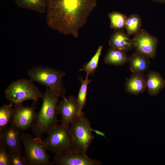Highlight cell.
<instances>
[{
	"label": "cell",
	"mask_w": 165,
	"mask_h": 165,
	"mask_svg": "<svg viewBox=\"0 0 165 165\" xmlns=\"http://www.w3.org/2000/svg\"><path fill=\"white\" fill-rule=\"evenodd\" d=\"M129 57L126 52L110 47L106 54L104 60L106 64L120 66L128 62Z\"/></svg>",
	"instance_id": "e0dca14e"
},
{
	"label": "cell",
	"mask_w": 165,
	"mask_h": 165,
	"mask_svg": "<svg viewBox=\"0 0 165 165\" xmlns=\"http://www.w3.org/2000/svg\"><path fill=\"white\" fill-rule=\"evenodd\" d=\"M57 110L62 116L61 125L67 128H69L72 121L82 111L79 108L77 98L73 96L62 98L58 103Z\"/></svg>",
	"instance_id": "30bf717a"
},
{
	"label": "cell",
	"mask_w": 165,
	"mask_h": 165,
	"mask_svg": "<svg viewBox=\"0 0 165 165\" xmlns=\"http://www.w3.org/2000/svg\"><path fill=\"white\" fill-rule=\"evenodd\" d=\"M91 131H92L96 133L97 134L100 135L102 136L103 137L107 139V138L105 135V133L104 132H102L100 131H99L97 130L91 128Z\"/></svg>",
	"instance_id": "484cf974"
},
{
	"label": "cell",
	"mask_w": 165,
	"mask_h": 165,
	"mask_svg": "<svg viewBox=\"0 0 165 165\" xmlns=\"http://www.w3.org/2000/svg\"><path fill=\"white\" fill-rule=\"evenodd\" d=\"M13 106L9 104L0 107V132L5 130L10 124L13 112Z\"/></svg>",
	"instance_id": "ffe728a7"
},
{
	"label": "cell",
	"mask_w": 165,
	"mask_h": 165,
	"mask_svg": "<svg viewBox=\"0 0 165 165\" xmlns=\"http://www.w3.org/2000/svg\"><path fill=\"white\" fill-rule=\"evenodd\" d=\"M21 132L10 124L5 130L0 132V139L4 141L8 149L17 151L21 153L23 145Z\"/></svg>",
	"instance_id": "7c38bea8"
},
{
	"label": "cell",
	"mask_w": 165,
	"mask_h": 165,
	"mask_svg": "<svg viewBox=\"0 0 165 165\" xmlns=\"http://www.w3.org/2000/svg\"><path fill=\"white\" fill-rule=\"evenodd\" d=\"M114 31L109 41L111 47L125 52L133 49L132 40L123 29Z\"/></svg>",
	"instance_id": "4fadbf2b"
},
{
	"label": "cell",
	"mask_w": 165,
	"mask_h": 165,
	"mask_svg": "<svg viewBox=\"0 0 165 165\" xmlns=\"http://www.w3.org/2000/svg\"><path fill=\"white\" fill-rule=\"evenodd\" d=\"M103 46H99L96 52L90 61L80 69V71H84L89 74H92L97 68L99 61L101 55Z\"/></svg>",
	"instance_id": "603a6c76"
},
{
	"label": "cell",
	"mask_w": 165,
	"mask_h": 165,
	"mask_svg": "<svg viewBox=\"0 0 165 165\" xmlns=\"http://www.w3.org/2000/svg\"><path fill=\"white\" fill-rule=\"evenodd\" d=\"M149 58L136 51L130 57L129 67L133 73L144 74L148 70L150 64Z\"/></svg>",
	"instance_id": "2e32d148"
},
{
	"label": "cell",
	"mask_w": 165,
	"mask_h": 165,
	"mask_svg": "<svg viewBox=\"0 0 165 165\" xmlns=\"http://www.w3.org/2000/svg\"><path fill=\"white\" fill-rule=\"evenodd\" d=\"M97 4V0H47V24L62 34L77 38Z\"/></svg>",
	"instance_id": "6da1fadb"
},
{
	"label": "cell",
	"mask_w": 165,
	"mask_h": 165,
	"mask_svg": "<svg viewBox=\"0 0 165 165\" xmlns=\"http://www.w3.org/2000/svg\"><path fill=\"white\" fill-rule=\"evenodd\" d=\"M146 89L151 97L157 95L164 88L165 80L158 72H148L146 76Z\"/></svg>",
	"instance_id": "9a60e30c"
},
{
	"label": "cell",
	"mask_w": 165,
	"mask_h": 165,
	"mask_svg": "<svg viewBox=\"0 0 165 165\" xmlns=\"http://www.w3.org/2000/svg\"><path fill=\"white\" fill-rule=\"evenodd\" d=\"M52 164L57 165H100L101 162L76 150L55 155Z\"/></svg>",
	"instance_id": "8fae6325"
},
{
	"label": "cell",
	"mask_w": 165,
	"mask_h": 165,
	"mask_svg": "<svg viewBox=\"0 0 165 165\" xmlns=\"http://www.w3.org/2000/svg\"><path fill=\"white\" fill-rule=\"evenodd\" d=\"M23 132L21 139L24 148V157L27 165H51L48 151L44 140Z\"/></svg>",
	"instance_id": "5b68a950"
},
{
	"label": "cell",
	"mask_w": 165,
	"mask_h": 165,
	"mask_svg": "<svg viewBox=\"0 0 165 165\" xmlns=\"http://www.w3.org/2000/svg\"><path fill=\"white\" fill-rule=\"evenodd\" d=\"M125 89L131 94L138 95L144 93L146 89V76L142 74L133 73L126 79Z\"/></svg>",
	"instance_id": "5bb4252c"
},
{
	"label": "cell",
	"mask_w": 165,
	"mask_h": 165,
	"mask_svg": "<svg viewBox=\"0 0 165 165\" xmlns=\"http://www.w3.org/2000/svg\"><path fill=\"white\" fill-rule=\"evenodd\" d=\"M133 47L135 51L149 58H153L156 56L158 43L157 38L144 29H141L134 35L131 39Z\"/></svg>",
	"instance_id": "9c48e42d"
},
{
	"label": "cell",
	"mask_w": 165,
	"mask_h": 165,
	"mask_svg": "<svg viewBox=\"0 0 165 165\" xmlns=\"http://www.w3.org/2000/svg\"><path fill=\"white\" fill-rule=\"evenodd\" d=\"M47 0H15L19 7L39 13H44L46 11Z\"/></svg>",
	"instance_id": "ac0fdd59"
},
{
	"label": "cell",
	"mask_w": 165,
	"mask_h": 165,
	"mask_svg": "<svg viewBox=\"0 0 165 165\" xmlns=\"http://www.w3.org/2000/svg\"><path fill=\"white\" fill-rule=\"evenodd\" d=\"M141 26V20L139 15L133 14L127 17L125 28L129 36L137 33Z\"/></svg>",
	"instance_id": "d6986e66"
},
{
	"label": "cell",
	"mask_w": 165,
	"mask_h": 165,
	"mask_svg": "<svg viewBox=\"0 0 165 165\" xmlns=\"http://www.w3.org/2000/svg\"><path fill=\"white\" fill-rule=\"evenodd\" d=\"M110 20V28L114 30L125 28L127 16L119 12L113 11L108 14Z\"/></svg>",
	"instance_id": "44dd1931"
},
{
	"label": "cell",
	"mask_w": 165,
	"mask_h": 165,
	"mask_svg": "<svg viewBox=\"0 0 165 165\" xmlns=\"http://www.w3.org/2000/svg\"><path fill=\"white\" fill-rule=\"evenodd\" d=\"M34 104L29 106L22 104L14 106L10 124L23 132L32 129L37 116V107Z\"/></svg>",
	"instance_id": "ba28073f"
},
{
	"label": "cell",
	"mask_w": 165,
	"mask_h": 165,
	"mask_svg": "<svg viewBox=\"0 0 165 165\" xmlns=\"http://www.w3.org/2000/svg\"><path fill=\"white\" fill-rule=\"evenodd\" d=\"M27 74L33 82L44 86L59 97H66V90L62 80L65 73L63 71L48 66L37 65L29 69Z\"/></svg>",
	"instance_id": "3957f363"
},
{
	"label": "cell",
	"mask_w": 165,
	"mask_h": 165,
	"mask_svg": "<svg viewBox=\"0 0 165 165\" xmlns=\"http://www.w3.org/2000/svg\"><path fill=\"white\" fill-rule=\"evenodd\" d=\"M91 128L90 122L83 111L71 123L69 129L76 151L86 154L95 138Z\"/></svg>",
	"instance_id": "8992f818"
},
{
	"label": "cell",
	"mask_w": 165,
	"mask_h": 165,
	"mask_svg": "<svg viewBox=\"0 0 165 165\" xmlns=\"http://www.w3.org/2000/svg\"><path fill=\"white\" fill-rule=\"evenodd\" d=\"M59 96L48 88L43 94L42 104L39 111L37 113L35 123L32 128L35 137L42 138L45 134H48L57 125V105Z\"/></svg>",
	"instance_id": "7a4b0ae2"
},
{
	"label": "cell",
	"mask_w": 165,
	"mask_h": 165,
	"mask_svg": "<svg viewBox=\"0 0 165 165\" xmlns=\"http://www.w3.org/2000/svg\"><path fill=\"white\" fill-rule=\"evenodd\" d=\"M10 165H27L26 160L18 151L8 149Z\"/></svg>",
	"instance_id": "cb8c5ba5"
},
{
	"label": "cell",
	"mask_w": 165,
	"mask_h": 165,
	"mask_svg": "<svg viewBox=\"0 0 165 165\" xmlns=\"http://www.w3.org/2000/svg\"><path fill=\"white\" fill-rule=\"evenodd\" d=\"M89 75L87 73L85 79H83L81 77H79L78 79L81 82V86L78 93L77 100L81 110H82L83 108L86 105L87 86L88 85L92 82L91 80L89 79L88 78Z\"/></svg>",
	"instance_id": "7402d4cb"
},
{
	"label": "cell",
	"mask_w": 165,
	"mask_h": 165,
	"mask_svg": "<svg viewBox=\"0 0 165 165\" xmlns=\"http://www.w3.org/2000/svg\"><path fill=\"white\" fill-rule=\"evenodd\" d=\"M30 79H20L12 82L4 91L5 97L9 104L14 106L31 100L35 104L43 94Z\"/></svg>",
	"instance_id": "277c9868"
},
{
	"label": "cell",
	"mask_w": 165,
	"mask_h": 165,
	"mask_svg": "<svg viewBox=\"0 0 165 165\" xmlns=\"http://www.w3.org/2000/svg\"><path fill=\"white\" fill-rule=\"evenodd\" d=\"M0 165H10L8 148L4 141L0 139Z\"/></svg>",
	"instance_id": "d4e9b609"
},
{
	"label": "cell",
	"mask_w": 165,
	"mask_h": 165,
	"mask_svg": "<svg viewBox=\"0 0 165 165\" xmlns=\"http://www.w3.org/2000/svg\"><path fill=\"white\" fill-rule=\"evenodd\" d=\"M156 2L160 3H165V0H153Z\"/></svg>",
	"instance_id": "4316f807"
},
{
	"label": "cell",
	"mask_w": 165,
	"mask_h": 165,
	"mask_svg": "<svg viewBox=\"0 0 165 165\" xmlns=\"http://www.w3.org/2000/svg\"><path fill=\"white\" fill-rule=\"evenodd\" d=\"M43 140L48 150L55 155L76 150L69 128L57 125Z\"/></svg>",
	"instance_id": "52a82bcc"
}]
</instances>
